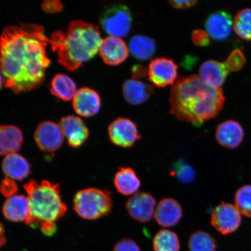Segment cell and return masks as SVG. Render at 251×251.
Returning a JSON list of instances; mask_svg holds the SVG:
<instances>
[{
  "label": "cell",
  "mask_w": 251,
  "mask_h": 251,
  "mask_svg": "<svg viewBox=\"0 0 251 251\" xmlns=\"http://www.w3.org/2000/svg\"><path fill=\"white\" fill-rule=\"evenodd\" d=\"M156 200L151 194L137 192L126 203V209L130 217L140 223H146L154 216Z\"/></svg>",
  "instance_id": "8fae6325"
},
{
  "label": "cell",
  "mask_w": 251,
  "mask_h": 251,
  "mask_svg": "<svg viewBox=\"0 0 251 251\" xmlns=\"http://www.w3.org/2000/svg\"><path fill=\"white\" fill-rule=\"evenodd\" d=\"M222 88L209 86L198 75L178 79L172 87L170 112L177 120L201 126L222 111L225 102Z\"/></svg>",
  "instance_id": "7a4b0ae2"
},
{
  "label": "cell",
  "mask_w": 251,
  "mask_h": 251,
  "mask_svg": "<svg viewBox=\"0 0 251 251\" xmlns=\"http://www.w3.org/2000/svg\"><path fill=\"white\" fill-rule=\"evenodd\" d=\"M230 72L225 62L208 60L201 66L200 76L209 86L221 88Z\"/></svg>",
  "instance_id": "d6986e66"
},
{
  "label": "cell",
  "mask_w": 251,
  "mask_h": 251,
  "mask_svg": "<svg viewBox=\"0 0 251 251\" xmlns=\"http://www.w3.org/2000/svg\"><path fill=\"white\" fill-rule=\"evenodd\" d=\"M114 185L118 192L124 196H131L137 193L141 181L132 168L122 167L116 173Z\"/></svg>",
  "instance_id": "603a6c76"
},
{
  "label": "cell",
  "mask_w": 251,
  "mask_h": 251,
  "mask_svg": "<svg viewBox=\"0 0 251 251\" xmlns=\"http://www.w3.org/2000/svg\"><path fill=\"white\" fill-rule=\"evenodd\" d=\"M188 247L190 251H216L217 243L212 235L199 230L190 235Z\"/></svg>",
  "instance_id": "4316f807"
},
{
  "label": "cell",
  "mask_w": 251,
  "mask_h": 251,
  "mask_svg": "<svg viewBox=\"0 0 251 251\" xmlns=\"http://www.w3.org/2000/svg\"><path fill=\"white\" fill-rule=\"evenodd\" d=\"M241 213L235 205L222 202L213 210L211 222L216 230L223 235L233 233L241 224Z\"/></svg>",
  "instance_id": "52a82bcc"
},
{
  "label": "cell",
  "mask_w": 251,
  "mask_h": 251,
  "mask_svg": "<svg viewBox=\"0 0 251 251\" xmlns=\"http://www.w3.org/2000/svg\"><path fill=\"white\" fill-rule=\"evenodd\" d=\"M171 174L172 176L176 177L178 180L184 184L192 183L196 177L195 169L182 159L173 164Z\"/></svg>",
  "instance_id": "f1b7e54d"
},
{
  "label": "cell",
  "mask_w": 251,
  "mask_h": 251,
  "mask_svg": "<svg viewBox=\"0 0 251 251\" xmlns=\"http://www.w3.org/2000/svg\"><path fill=\"white\" fill-rule=\"evenodd\" d=\"M5 218L12 222L26 223L31 218L29 199L24 195H15L8 198L2 206Z\"/></svg>",
  "instance_id": "2e32d148"
},
{
  "label": "cell",
  "mask_w": 251,
  "mask_h": 251,
  "mask_svg": "<svg viewBox=\"0 0 251 251\" xmlns=\"http://www.w3.org/2000/svg\"><path fill=\"white\" fill-rule=\"evenodd\" d=\"M206 32L216 40H224L230 36L233 20L227 12L218 11L209 16L205 22Z\"/></svg>",
  "instance_id": "ac0fdd59"
},
{
  "label": "cell",
  "mask_w": 251,
  "mask_h": 251,
  "mask_svg": "<svg viewBox=\"0 0 251 251\" xmlns=\"http://www.w3.org/2000/svg\"><path fill=\"white\" fill-rule=\"evenodd\" d=\"M60 126L67 138L69 146L78 148L86 142L89 131L81 119L76 116L68 115L61 119Z\"/></svg>",
  "instance_id": "4fadbf2b"
},
{
  "label": "cell",
  "mask_w": 251,
  "mask_h": 251,
  "mask_svg": "<svg viewBox=\"0 0 251 251\" xmlns=\"http://www.w3.org/2000/svg\"><path fill=\"white\" fill-rule=\"evenodd\" d=\"M234 202L241 215L251 218V185H246L237 191Z\"/></svg>",
  "instance_id": "f546056e"
},
{
  "label": "cell",
  "mask_w": 251,
  "mask_h": 251,
  "mask_svg": "<svg viewBox=\"0 0 251 251\" xmlns=\"http://www.w3.org/2000/svg\"><path fill=\"white\" fill-rule=\"evenodd\" d=\"M64 136L60 126L51 121L40 123L34 135L37 146L46 152H55L60 149L64 143Z\"/></svg>",
  "instance_id": "9c48e42d"
},
{
  "label": "cell",
  "mask_w": 251,
  "mask_h": 251,
  "mask_svg": "<svg viewBox=\"0 0 251 251\" xmlns=\"http://www.w3.org/2000/svg\"><path fill=\"white\" fill-rule=\"evenodd\" d=\"M103 29L111 36L123 37L127 35L132 24V16L127 6L112 5L103 11L100 18Z\"/></svg>",
  "instance_id": "8992f818"
},
{
  "label": "cell",
  "mask_w": 251,
  "mask_h": 251,
  "mask_svg": "<svg viewBox=\"0 0 251 251\" xmlns=\"http://www.w3.org/2000/svg\"><path fill=\"white\" fill-rule=\"evenodd\" d=\"M153 91V87L150 84L136 79L127 80L123 85L126 101L134 105L146 102L152 96Z\"/></svg>",
  "instance_id": "7402d4cb"
},
{
  "label": "cell",
  "mask_w": 251,
  "mask_h": 251,
  "mask_svg": "<svg viewBox=\"0 0 251 251\" xmlns=\"http://www.w3.org/2000/svg\"><path fill=\"white\" fill-rule=\"evenodd\" d=\"M169 2L172 7L182 9L192 7L196 4L197 1H194V0H190V1H169Z\"/></svg>",
  "instance_id": "8d00e7d4"
},
{
  "label": "cell",
  "mask_w": 251,
  "mask_h": 251,
  "mask_svg": "<svg viewBox=\"0 0 251 251\" xmlns=\"http://www.w3.org/2000/svg\"><path fill=\"white\" fill-rule=\"evenodd\" d=\"M102 40L98 26L76 20L69 25L65 33L61 31L53 33L50 44L53 51L57 52L59 64L72 71L97 54Z\"/></svg>",
  "instance_id": "3957f363"
},
{
  "label": "cell",
  "mask_w": 251,
  "mask_h": 251,
  "mask_svg": "<svg viewBox=\"0 0 251 251\" xmlns=\"http://www.w3.org/2000/svg\"><path fill=\"white\" fill-rule=\"evenodd\" d=\"M244 131L238 122L228 120L222 122L216 129L215 138L220 146L227 149L238 148L243 143Z\"/></svg>",
  "instance_id": "5bb4252c"
},
{
  "label": "cell",
  "mask_w": 251,
  "mask_h": 251,
  "mask_svg": "<svg viewBox=\"0 0 251 251\" xmlns=\"http://www.w3.org/2000/svg\"><path fill=\"white\" fill-rule=\"evenodd\" d=\"M76 86L71 78L64 74L56 75L51 83L52 95L64 101H70L76 94Z\"/></svg>",
  "instance_id": "d4e9b609"
},
{
  "label": "cell",
  "mask_w": 251,
  "mask_h": 251,
  "mask_svg": "<svg viewBox=\"0 0 251 251\" xmlns=\"http://www.w3.org/2000/svg\"><path fill=\"white\" fill-rule=\"evenodd\" d=\"M128 49L135 58L141 61L149 60L156 51L155 41L143 35L134 36L128 43Z\"/></svg>",
  "instance_id": "cb8c5ba5"
},
{
  "label": "cell",
  "mask_w": 251,
  "mask_h": 251,
  "mask_svg": "<svg viewBox=\"0 0 251 251\" xmlns=\"http://www.w3.org/2000/svg\"><path fill=\"white\" fill-rule=\"evenodd\" d=\"M40 226L43 234L48 237L52 236L57 230L55 223L53 222H43Z\"/></svg>",
  "instance_id": "d590c367"
},
{
  "label": "cell",
  "mask_w": 251,
  "mask_h": 251,
  "mask_svg": "<svg viewBox=\"0 0 251 251\" xmlns=\"http://www.w3.org/2000/svg\"><path fill=\"white\" fill-rule=\"evenodd\" d=\"M42 7L44 11L49 14L58 13L63 9L62 3L58 0H46L42 3Z\"/></svg>",
  "instance_id": "e575fe53"
},
{
  "label": "cell",
  "mask_w": 251,
  "mask_h": 251,
  "mask_svg": "<svg viewBox=\"0 0 251 251\" xmlns=\"http://www.w3.org/2000/svg\"><path fill=\"white\" fill-rule=\"evenodd\" d=\"M149 80L157 87L164 88L174 84L178 76V65L172 59L159 57L150 62Z\"/></svg>",
  "instance_id": "ba28073f"
},
{
  "label": "cell",
  "mask_w": 251,
  "mask_h": 251,
  "mask_svg": "<svg viewBox=\"0 0 251 251\" xmlns=\"http://www.w3.org/2000/svg\"><path fill=\"white\" fill-rule=\"evenodd\" d=\"M183 217V209L177 201L165 198L156 205L154 218L157 224L164 227L177 225Z\"/></svg>",
  "instance_id": "9a60e30c"
},
{
  "label": "cell",
  "mask_w": 251,
  "mask_h": 251,
  "mask_svg": "<svg viewBox=\"0 0 251 251\" xmlns=\"http://www.w3.org/2000/svg\"><path fill=\"white\" fill-rule=\"evenodd\" d=\"M24 188L30 205L31 218L26 223L29 226L36 228L43 222L55 223L67 213V206L63 202L58 184L30 180Z\"/></svg>",
  "instance_id": "277c9868"
},
{
  "label": "cell",
  "mask_w": 251,
  "mask_h": 251,
  "mask_svg": "<svg viewBox=\"0 0 251 251\" xmlns=\"http://www.w3.org/2000/svg\"><path fill=\"white\" fill-rule=\"evenodd\" d=\"M191 40L194 45L199 47H206L210 44V36L206 31L196 29L191 34Z\"/></svg>",
  "instance_id": "1f68e13d"
},
{
  "label": "cell",
  "mask_w": 251,
  "mask_h": 251,
  "mask_svg": "<svg viewBox=\"0 0 251 251\" xmlns=\"http://www.w3.org/2000/svg\"><path fill=\"white\" fill-rule=\"evenodd\" d=\"M49 43L40 25L5 27L1 36V83L16 93L38 87L51 63L46 54Z\"/></svg>",
  "instance_id": "6da1fadb"
},
{
  "label": "cell",
  "mask_w": 251,
  "mask_h": 251,
  "mask_svg": "<svg viewBox=\"0 0 251 251\" xmlns=\"http://www.w3.org/2000/svg\"><path fill=\"white\" fill-rule=\"evenodd\" d=\"M108 134L111 142L122 148H130L141 139L136 125L126 118H119L113 122L108 127Z\"/></svg>",
  "instance_id": "30bf717a"
},
{
  "label": "cell",
  "mask_w": 251,
  "mask_h": 251,
  "mask_svg": "<svg viewBox=\"0 0 251 251\" xmlns=\"http://www.w3.org/2000/svg\"><path fill=\"white\" fill-rule=\"evenodd\" d=\"M24 136L20 128L14 125H1L0 128V153L2 155L17 153L21 149Z\"/></svg>",
  "instance_id": "44dd1931"
},
{
  "label": "cell",
  "mask_w": 251,
  "mask_h": 251,
  "mask_svg": "<svg viewBox=\"0 0 251 251\" xmlns=\"http://www.w3.org/2000/svg\"><path fill=\"white\" fill-rule=\"evenodd\" d=\"M113 251H141V249L134 241L125 238L115 245Z\"/></svg>",
  "instance_id": "836d02e7"
},
{
  "label": "cell",
  "mask_w": 251,
  "mask_h": 251,
  "mask_svg": "<svg viewBox=\"0 0 251 251\" xmlns=\"http://www.w3.org/2000/svg\"><path fill=\"white\" fill-rule=\"evenodd\" d=\"M146 68L143 65H134L131 70V73H132V76L133 79H136L137 78L143 77L146 76L147 74Z\"/></svg>",
  "instance_id": "74e56055"
},
{
  "label": "cell",
  "mask_w": 251,
  "mask_h": 251,
  "mask_svg": "<svg viewBox=\"0 0 251 251\" xmlns=\"http://www.w3.org/2000/svg\"><path fill=\"white\" fill-rule=\"evenodd\" d=\"M153 249L154 251H180L179 238L175 232L162 229L153 238Z\"/></svg>",
  "instance_id": "484cf974"
},
{
  "label": "cell",
  "mask_w": 251,
  "mask_h": 251,
  "mask_svg": "<svg viewBox=\"0 0 251 251\" xmlns=\"http://www.w3.org/2000/svg\"><path fill=\"white\" fill-rule=\"evenodd\" d=\"M246 59L244 53L239 49H235L225 61L230 72L239 71L246 64Z\"/></svg>",
  "instance_id": "4dcf8cb0"
},
{
  "label": "cell",
  "mask_w": 251,
  "mask_h": 251,
  "mask_svg": "<svg viewBox=\"0 0 251 251\" xmlns=\"http://www.w3.org/2000/svg\"><path fill=\"white\" fill-rule=\"evenodd\" d=\"M2 168L6 177L14 180L23 181L29 176L31 172L29 162L17 153L5 155L2 161Z\"/></svg>",
  "instance_id": "ffe728a7"
},
{
  "label": "cell",
  "mask_w": 251,
  "mask_h": 251,
  "mask_svg": "<svg viewBox=\"0 0 251 251\" xmlns=\"http://www.w3.org/2000/svg\"><path fill=\"white\" fill-rule=\"evenodd\" d=\"M100 104L101 101L98 93L90 88L78 90L73 99L75 111L83 117H90L97 114Z\"/></svg>",
  "instance_id": "e0dca14e"
},
{
  "label": "cell",
  "mask_w": 251,
  "mask_h": 251,
  "mask_svg": "<svg viewBox=\"0 0 251 251\" xmlns=\"http://www.w3.org/2000/svg\"><path fill=\"white\" fill-rule=\"evenodd\" d=\"M18 190L17 183L14 180L6 177L1 185V192L3 196L8 198L14 196Z\"/></svg>",
  "instance_id": "d6a6232c"
},
{
  "label": "cell",
  "mask_w": 251,
  "mask_h": 251,
  "mask_svg": "<svg viewBox=\"0 0 251 251\" xmlns=\"http://www.w3.org/2000/svg\"><path fill=\"white\" fill-rule=\"evenodd\" d=\"M128 48L119 37L108 36L102 40L99 52L103 62L108 65H118L126 60Z\"/></svg>",
  "instance_id": "7c38bea8"
},
{
  "label": "cell",
  "mask_w": 251,
  "mask_h": 251,
  "mask_svg": "<svg viewBox=\"0 0 251 251\" xmlns=\"http://www.w3.org/2000/svg\"><path fill=\"white\" fill-rule=\"evenodd\" d=\"M6 243V238L5 236V231L2 224H1V246L2 247Z\"/></svg>",
  "instance_id": "f35d334b"
},
{
  "label": "cell",
  "mask_w": 251,
  "mask_h": 251,
  "mask_svg": "<svg viewBox=\"0 0 251 251\" xmlns=\"http://www.w3.org/2000/svg\"><path fill=\"white\" fill-rule=\"evenodd\" d=\"M112 205L111 193L96 188L80 190L74 199L75 211L81 218L87 220L98 219L108 215Z\"/></svg>",
  "instance_id": "5b68a950"
},
{
  "label": "cell",
  "mask_w": 251,
  "mask_h": 251,
  "mask_svg": "<svg viewBox=\"0 0 251 251\" xmlns=\"http://www.w3.org/2000/svg\"><path fill=\"white\" fill-rule=\"evenodd\" d=\"M233 30L240 38L251 41V8L238 11L233 20Z\"/></svg>",
  "instance_id": "83f0119b"
}]
</instances>
